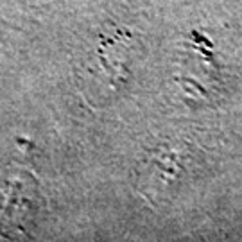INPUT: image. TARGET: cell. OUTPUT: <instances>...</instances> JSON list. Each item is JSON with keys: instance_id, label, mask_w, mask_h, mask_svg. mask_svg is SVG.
I'll use <instances>...</instances> for the list:
<instances>
[{"instance_id": "cell-1", "label": "cell", "mask_w": 242, "mask_h": 242, "mask_svg": "<svg viewBox=\"0 0 242 242\" xmlns=\"http://www.w3.org/2000/svg\"><path fill=\"white\" fill-rule=\"evenodd\" d=\"M185 174V152L174 147H158V151L149 156L145 169L142 172V190L151 197L158 199L165 195L174 183Z\"/></svg>"}]
</instances>
